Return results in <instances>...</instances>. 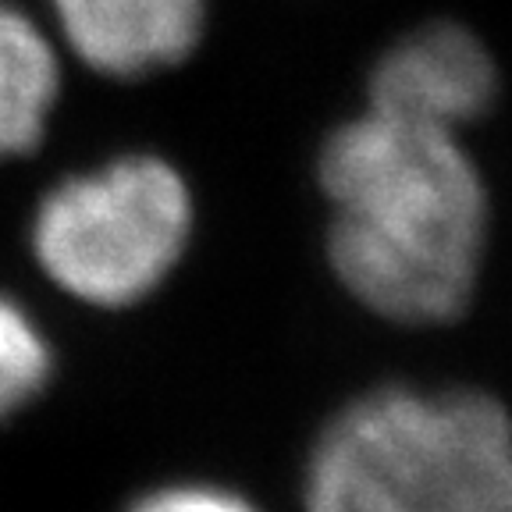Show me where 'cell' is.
<instances>
[{"instance_id": "6da1fadb", "label": "cell", "mask_w": 512, "mask_h": 512, "mask_svg": "<svg viewBox=\"0 0 512 512\" xmlns=\"http://www.w3.org/2000/svg\"><path fill=\"white\" fill-rule=\"evenodd\" d=\"M328 253L363 306L399 324L456 320L477 288L488 196L456 136L367 111L328 139Z\"/></svg>"}, {"instance_id": "7a4b0ae2", "label": "cell", "mask_w": 512, "mask_h": 512, "mask_svg": "<svg viewBox=\"0 0 512 512\" xmlns=\"http://www.w3.org/2000/svg\"><path fill=\"white\" fill-rule=\"evenodd\" d=\"M306 512H512V420L491 395L381 388L328 424Z\"/></svg>"}, {"instance_id": "3957f363", "label": "cell", "mask_w": 512, "mask_h": 512, "mask_svg": "<svg viewBox=\"0 0 512 512\" xmlns=\"http://www.w3.org/2000/svg\"><path fill=\"white\" fill-rule=\"evenodd\" d=\"M192 228L182 175L157 157H121L43 200L32 246L72 296L125 306L168 278Z\"/></svg>"}, {"instance_id": "277c9868", "label": "cell", "mask_w": 512, "mask_h": 512, "mask_svg": "<svg viewBox=\"0 0 512 512\" xmlns=\"http://www.w3.org/2000/svg\"><path fill=\"white\" fill-rule=\"evenodd\" d=\"M495 64L463 25H427L381 57L370 75V111L456 136L495 96Z\"/></svg>"}, {"instance_id": "5b68a950", "label": "cell", "mask_w": 512, "mask_h": 512, "mask_svg": "<svg viewBox=\"0 0 512 512\" xmlns=\"http://www.w3.org/2000/svg\"><path fill=\"white\" fill-rule=\"evenodd\" d=\"M207 0H54L64 40L96 72L132 79L185 61Z\"/></svg>"}, {"instance_id": "8992f818", "label": "cell", "mask_w": 512, "mask_h": 512, "mask_svg": "<svg viewBox=\"0 0 512 512\" xmlns=\"http://www.w3.org/2000/svg\"><path fill=\"white\" fill-rule=\"evenodd\" d=\"M54 47L22 11L0 4V160L36 150L54 111Z\"/></svg>"}, {"instance_id": "52a82bcc", "label": "cell", "mask_w": 512, "mask_h": 512, "mask_svg": "<svg viewBox=\"0 0 512 512\" xmlns=\"http://www.w3.org/2000/svg\"><path fill=\"white\" fill-rule=\"evenodd\" d=\"M50 381V349L15 303L0 299V420L29 406Z\"/></svg>"}, {"instance_id": "ba28073f", "label": "cell", "mask_w": 512, "mask_h": 512, "mask_svg": "<svg viewBox=\"0 0 512 512\" xmlns=\"http://www.w3.org/2000/svg\"><path fill=\"white\" fill-rule=\"evenodd\" d=\"M128 512H260L249 498L214 484H168L146 491L128 505Z\"/></svg>"}]
</instances>
